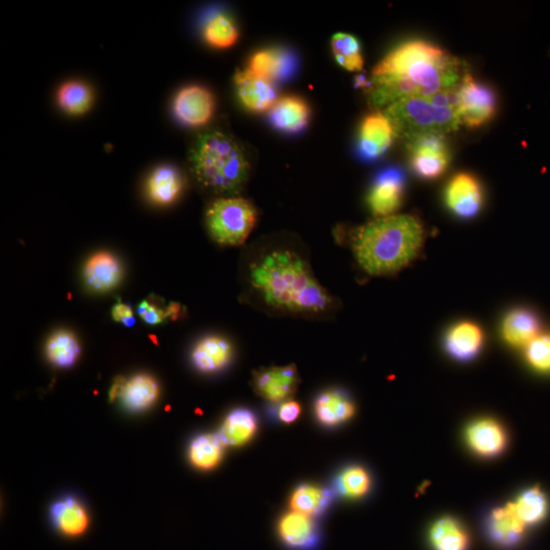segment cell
<instances>
[{"mask_svg":"<svg viewBox=\"0 0 550 550\" xmlns=\"http://www.w3.org/2000/svg\"><path fill=\"white\" fill-rule=\"evenodd\" d=\"M463 62L424 40L391 51L372 71L370 96L376 107L410 97L429 98L458 88L467 74Z\"/></svg>","mask_w":550,"mask_h":550,"instance_id":"obj_1","label":"cell"},{"mask_svg":"<svg viewBox=\"0 0 550 550\" xmlns=\"http://www.w3.org/2000/svg\"><path fill=\"white\" fill-rule=\"evenodd\" d=\"M251 282L274 308L296 313H323L334 300L314 279L310 267L291 251H273L252 268Z\"/></svg>","mask_w":550,"mask_h":550,"instance_id":"obj_2","label":"cell"},{"mask_svg":"<svg viewBox=\"0 0 550 550\" xmlns=\"http://www.w3.org/2000/svg\"><path fill=\"white\" fill-rule=\"evenodd\" d=\"M424 230L411 215L380 217L356 234L354 252L371 275L394 273L409 264L423 244Z\"/></svg>","mask_w":550,"mask_h":550,"instance_id":"obj_3","label":"cell"},{"mask_svg":"<svg viewBox=\"0 0 550 550\" xmlns=\"http://www.w3.org/2000/svg\"><path fill=\"white\" fill-rule=\"evenodd\" d=\"M197 180L217 193H236L249 177L250 164L238 142L219 131L199 137L191 155Z\"/></svg>","mask_w":550,"mask_h":550,"instance_id":"obj_4","label":"cell"},{"mask_svg":"<svg viewBox=\"0 0 550 550\" xmlns=\"http://www.w3.org/2000/svg\"><path fill=\"white\" fill-rule=\"evenodd\" d=\"M397 136L407 140L422 134H443L456 131L461 126L458 110L439 107L430 98L410 97L402 99L385 110Z\"/></svg>","mask_w":550,"mask_h":550,"instance_id":"obj_5","label":"cell"},{"mask_svg":"<svg viewBox=\"0 0 550 550\" xmlns=\"http://www.w3.org/2000/svg\"><path fill=\"white\" fill-rule=\"evenodd\" d=\"M255 207L242 198L214 201L206 212L208 231L220 245L238 246L247 240L256 224Z\"/></svg>","mask_w":550,"mask_h":550,"instance_id":"obj_6","label":"cell"},{"mask_svg":"<svg viewBox=\"0 0 550 550\" xmlns=\"http://www.w3.org/2000/svg\"><path fill=\"white\" fill-rule=\"evenodd\" d=\"M411 167L425 180H433L445 174L451 162V151L446 135L422 134L408 140Z\"/></svg>","mask_w":550,"mask_h":550,"instance_id":"obj_7","label":"cell"},{"mask_svg":"<svg viewBox=\"0 0 550 550\" xmlns=\"http://www.w3.org/2000/svg\"><path fill=\"white\" fill-rule=\"evenodd\" d=\"M497 96L493 90L467 73L459 87L458 114L461 125L478 128L497 113Z\"/></svg>","mask_w":550,"mask_h":550,"instance_id":"obj_8","label":"cell"},{"mask_svg":"<svg viewBox=\"0 0 550 550\" xmlns=\"http://www.w3.org/2000/svg\"><path fill=\"white\" fill-rule=\"evenodd\" d=\"M298 383V371L294 365L259 370L253 380L256 393L272 404L288 401L296 392Z\"/></svg>","mask_w":550,"mask_h":550,"instance_id":"obj_9","label":"cell"},{"mask_svg":"<svg viewBox=\"0 0 550 550\" xmlns=\"http://www.w3.org/2000/svg\"><path fill=\"white\" fill-rule=\"evenodd\" d=\"M174 113L185 126H203L211 120L214 113L213 95L201 86L186 87L176 96Z\"/></svg>","mask_w":550,"mask_h":550,"instance_id":"obj_10","label":"cell"},{"mask_svg":"<svg viewBox=\"0 0 550 550\" xmlns=\"http://www.w3.org/2000/svg\"><path fill=\"white\" fill-rule=\"evenodd\" d=\"M396 136L395 128L387 115L379 112L370 114L359 130V153L365 159H376L389 150Z\"/></svg>","mask_w":550,"mask_h":550,"instance_id":"obj_11","label":"cell"},{"mask_svg":"<svg viewBox=\"0 0 550 550\" xmlns=\"http://www.w3.org/2000/svg\"><path fill=\"white\" fill-rule=\"evenodd\" d=\"M404 188L405 177L400 170L382 172L368 195V204L374 215L385 217L397 211L403 201Z\"/></svg>","mask_w":550,"mask_h":550,"instance_id":"obj_12","label":"cell"},{"mask_svg":"<svg viewBox=\"0 0 550 550\" xmlns=\"http://www.w3.org/2000/svg\"><path fill=\"white\" fill-rule=\"evenodd\" d=\"M465 437L469 448L483 458L498 457L508 446V433L504 426L489 418L472 422L466 429Z\"/></svg>","mask_w":550,"mask_h":550,"instance_id":"obj_13","label":"cell"},{"mask_svg":"<svg viewBox=\"0 0 550 550\" xmlns=\"http://www.w3.org/2000/svg\"><path fill=\"white\" fill-rule=\"evenodd\" d=\"M445 200L449 209L458 217L476 216L483 204V191L478 180L469 174L455 176L449 183Z\"/></svg>","mask_w":550,"mask_h":550,"instance_id":"obj_14","label":"cell"},{"mask_svg":"<svg viewBox=\"0 0 550 550\" xmlns=\"http://www.w3.org/2000/svg\"><path fill=\"white\" fill-rule=\"evenodd\" d=\"M235 84L241 103L250 112H267L279 100L273 82L255 76L248 70L236 74Z\"/></svg>","mask_w":550,"mask_h":550,"instance_id":"obj_15","label":"cell"},{"mask_svg":"<svg viewBox=\"0 0 550 550\" xmlns=\"http://www.w3.org/2000/svg\"><path fill=\"white\" fill-rule=\"evenodd\" d=\"M297 66L295 55L285 48H267L254 53L248 71L271 82L291 78Z\"/></svg>","mask_w":550,"mask_h":550,"instance_id":"obj_16","label":"cell"},{"mask_svg":"<svg viewBox=\"0 0 550 550\" xmlns=\"http://www.w3.org/2000/svg\"><path fill=\"white\" fill-rule=\"evenodd\" d=\"M122 277V264L112 253L98 252L88 259L84 267L85 282L95 292L115 289Z\"/></svg>","mask_w":550,"mask_h":550,"instance_id":"obj_17","label":"cell"},{"mask_svg":"<svg viewBox=\"0 0 550 550\" xmlns=\"http://www.w3.org/2000/svg\"><path fill=\"white\" fill-rule=\"evenodd\" d=\"M486 530L494 544L511 548L522 541L526 526L517 516L511 503L504 507L495 508L489 513Z\"/></svg>","mask_w":550,"mask_h":550,"instance_id":"obj_18","label":"cell"},{"mask_svg":"<svg viewBox=\"0 0 550 550\" xmlns=\"http://www.w3.org/2000/svg\"><path fill=\"white\" fill-rule=\"evenodd\" d=\"M269 120L271 125L285 134L302 132L309 124L310 108L298 96L280 98L270 109Z\"/></svg>","mask_w":550,"mask_h":550,"instance_id":"obj_19","label":"cell"},{"mask_svg":"<svg viewBox=\"0 0 550 550\" xmlns=\"http://www.w3.org/2000/svg\"><path fill=\"white\" fill-rule=\"evenodd\" d=\"M279 534L294 550H313L320 542V531L313 518L294 511L281 519Z\"/></svg>","mask_w":550,"mask_h":550,"instance_id":"obj_20","label":"cell"},{"mask_svg":"<svg viewBox=\"0 0 550 550\" xmlns=\"http://www.w3.org/2000/svg\"><path fill=\"white\" fill-rule=\"evenodd\" d=\"M233 355V346L227 339L210 336L195 346L192 361L199 371L213 373L226 368L231 363Z\"/></svg>","mask_w":550,"mask_h":550,"instance_id":"obj_21","label":"cell"},{"mask_svg":"<svg viewBox=\"0 0 550 550\" xmlns=\"http://www.w3.org/2000/svg\"><path fill=\"white\" fill-rule=\"evenodd\" d=\"M183 186V178L176 168L161 165L148 178L146 192L154 204L167 206L179 198Z\"/></svg>","mask_w":550,"mask_h":550,"instance_id":"obj_22","label":"cell"},{"mask_svg":"<svg viewBox=\"0 0 550 550\" xmlns=\"http://www.w3.org/2000/svg\"><path fill=\"white\" fill-rule=\"evenodd\" d=\"M50 517L54 528L70 537L82 535L89 526L86 509L73 497L54 503L50 510Z\"/></svg>","mask_w":550,"mask_h":550,"instance_id":"obj_23","label":"cell"},{"mask_svg":"<svg viewBox=\"0 0 550 550\" xmlns=\"http://www.w3.org/2000/svg\"><path fill=\"white\" fill-rule=\"evenodd\" d=\"M482 345V330L471 322H461L452 327L445 340L449 355L459 361H470L475 358Z\"/></svg>","mask_w":550,"mask_h":550,"instance_id":"obj_24","label":"cell"},{"mask_svg":"<svg viewBox=\"0 0 550 550\" xmlns=\"http://www.w3.org/2000/svg\"><path fill=\"white\" fill-rule=\"evenodd\" d=\"M317 420L328 427L339 426L355 414V405L343 391L332 390L322 393L315 402Z\"/></svg>","mask_w":550,"mask_h":550,"instance_id":"obj_25","label":"cell"},{"mask_svg":"<svg viewBox=\"0 0 550 550\" xmlns=\"http://www.w3.org/2000/svg\"><path fill=\"white\" fill-rule=\"evenodd\" d=\"M540 332V321L529 309H516L510 312L503 323V336L506 342L516 348L527 347Z\"/></svg>","mask_w":550,"mask_h":550,"instance_id":"obj_26","label":"cell"},{"mask_svg":"<svg viewBox=\"0 0 550 550\" xmlns=\"http://www.w3.org/2000/svg\"><path fill=\"white\" fill-rule=\"evenodd\" d=\"M433 550H468L470 535L464 525L454 517L446 516L435 521L429 530Z\"/></svg>","mask_w":550,"mask_h":550,"instance_id":"obj_27","label":"cell"},{"mask_svg":"<svg viewBox=\"0 0 550 550\" xmlns=\"http://www.w3.org/2000/svg\"><path fill=\"white\" fill-rule=\"evenodd\" d=\"M159 395L156 380L147 374H139L127 381L121 393L125 407L133 412L150 408Z\"/></svg>","mask_w":550,"mask_h":550,"instance_id":"obj_28","label":"cell"},{"mask_svg":"<svg viewBox=\"0 0 550 550\" xmlns=\"http://www.w3.org/2000/svg\"><path fill=\"white\" fill-rule=\"evenodd\" d=\"M257 425V418L252 411L237 409L227 417L218 435L225 446L240 447L252 439Z\"/></svg>","mask_w":550,"mask_h":550,"instance_id":"obj_29","label":"cell"},{"mask_svg":"<svg viewBox=\"0 0 550 550\" xmlns=\"http://www.w3.org/2000/svg\"><path fill=\"white\" fill-rule=\"evenodd\" d=\"M333 493L314 485H301L293 493L291 508L294 512L315 517L323 514L332 502Z\"/></svg>","mask_w":550,"mask_h":550,"instance_id":"obj_30","label":"cell"},{"mask_svg":"<svg viewBox=\"0 0 550 550\" xmlns=\"http://www.w3.org/2000/svg\"><path fill=\"white\" fill-rule=\"evenodd\" d=\"M225 444L218 434H203L196 437L189 449L192 464L201 470L215 468L224 456Z\"/></svg>","mask_w":550,"mask_h":550,"instance_id":"obj_31","label":"cell"},{"mask_svg":"<svg viewBox=\"0 0 550 550\" xmlns=\"http://www.w3.org/2000/svg\"><path fill=\"white\" fill-rule=\"evenodd\" d=\"M512 506L526 527L542 522L549 510L546 494L539 487L523 491Z\"/></svg>","mask_w":550,"mask_h":550,"instance_id":"obj_32","label":"cell"},{"mask_svg":"<svg viewBox=\"0 0 550 550\" xmlns=\"http://www.w3.org/2000/svg\"><path fill=\"white\" fill-rule=\"evenodd\" d=\"M203 37L210 46L226 49L237 42L239 30L230 16L214 13L204 23Z\"/></svg>","mask_w":550,"mask_h":550,"instance_id":"obj_33","label":"cell"},{"mask_svg":"<svg viewBox=\"0 0 550 550\" xmlns=\"http://www.w3.org/2000/svg\"><path fill=\"white\" fill-rule=\"evenodd\" d=\"M372 486L369 472L361 466L344 469L335 479L334 491L341 497L356 500L365 497Z\"/></svg>","mask_w":550,"mask_h":550,"instance_id":"obj_34","label":"cell"},{"mask_svg":"<svg viewBox=\"0 0 550 550\" xmlns=\"http://www.w3.org/2000/svg\"><path fill=\"white\" fill-rule=\"evenodd\" d=\"M80 355V345L76 336L60 330L50 337L46 344L48 360L59 367H70L75 364Z\"/></svg>","mask_w":550,"mask_h":550,"instance_id":"obj_35","label":"cell"},{"mask_svg":"<svg viewBox=\"0 0 550 550\" xmlns=\"http://www.w3.org/2000/svg\"><path fill=\"white\" fill-rule=\"evenodd\" d=\"M58 103L67 114L81 116L90 109L93 93L87 84L81 81H69L59 89Z\"/></svg>","mask_w":550,"mask_h":550,"instance_id":"obj_36","label":"cell"},{"mask_svg":"<svg viewBox=\"0 0 550 550\" xmlns=\"http://www.w3.org/2000/svg\"><path fill=\"white\" fill-rule=\"evenodd\" d=\"M333 51L339 65L350 72L361 71L364 66L361 45L350 34L339 33L333 38Z\"/></svg>","mask_w":550,"mask_h":550,"instance_id":"obj_37","label":"cell"},{"mask_svg":"<svg viewBox=\"0 0 550 550\" xmlns=\"http://www.w3.org/2000/svg\"><path fill=\"white\" fill-rule=\"evenodd\" d=\"M529 364L539 372H550V336H538L526 347Z\"/></svg>","mask_w":550,"mask_h":550,"instance_id":"obj_38","label":"cell"},{"mask_svg":"<svg viewBox=\"0 0 550 550\" xmlns=\"http://www.w3.org/2000/svg\"><path fill=\"white\" fill-rule=\"evenodd\" d=\"M140 317L150 325L162 323L165 319L171 317L169 307L163 308L153 301H143L138 307Z\"/></svg>","mask_w":550,"mask_h":550,"instance_id":"obj_39","label":"cell"},{"mask_svg":"<svg viewBox=\"0 0 550 550\" xmlns=\"http://www.w3.org/2000/svg\"><path fill=\"white\" fill-rule=\"evenodd\" d=\"M270 414L271 416L283 423L295 422L301 414V406L295 401H285L279 404H273Z\"/></svg>","mask_w":550,"mask_h":550,"instance_id":"obj_40","label":"cell"},{"mask_svg":"<svg viewBox=\"0 0 550 550\" xmlns=\"http://www.w3.org/2000/svg\"><path fill=\"white\" fill-rule=\"evenodd\" d=\"M112 315L115 321L123 323L126 326L131 327L136 323L132 308L122 302L114 306Z\"/></svg>","mask_w":550,"mask_h":550,"instance_id":"obj_41","label":"cell"},{"mask_svg":"<svg viewBox=\"0 0 550 550\" xmlns=\"http://www.w3.org/2000/svg\"><path fill=\"white\" fill-rule=\"evenodd\" d=\"M126 381L123 378H119L113 385L112 390H110L109 396L110 399L115 400L119 395H121Z\"/></svg>","mask_w":550,"mask_h":550,"instance_id":"obj_42","label":"cell"}]
</instances>
